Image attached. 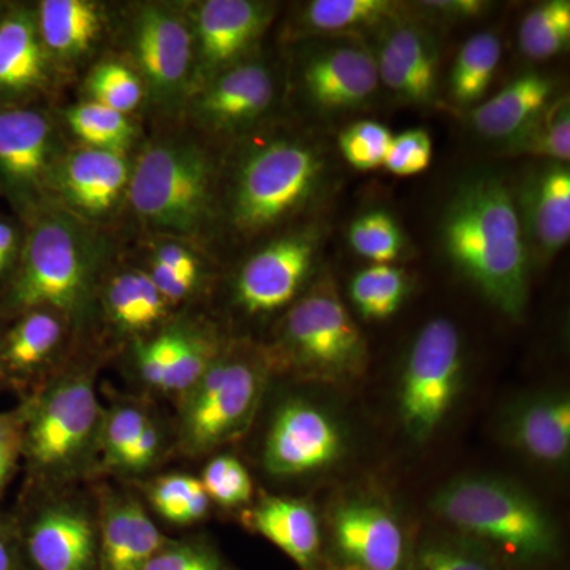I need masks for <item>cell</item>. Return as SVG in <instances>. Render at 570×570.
Returning <instances> with one entry per match:
<instances>
[{
  "label": "cell",
  "instance_id": "obj_1",
  "mask_svg": "<svg viewBox=\"0 0 570 570\" xmlns=\"http://www.w3.org/2000/svg\"><path fill=\"white\" fill-rule=\"evenodd\" d=\"M208 141L181 121L159 124L142 138L126 209L138 236H170L204 250L217 228L223 174Z\"/></svg>",
  "mask_w": 570,
  "mask_h": 570
},
{
  "label": "cell",
  "instance_id": "obj_2",
  "mask_svg": "<svg viewBox=\"0 0 570 570\" xmlns=\"http://www.w3.org/2000/svg\"><path fill=\"white\" fill-rule=\"evenodd\" d=\"M20 262L0 294V317L26 311H58L80 333L96 316L97 291L118 250L115 235L47 206L24 224Z\"/></svg>",
  "mask_w": 570,
  "mask_h": 570
},
{
  "label": "cell",
  "instance_id": "obj_3",
  "mask_svg": "<svg viewBox=\"0 0 570 570\" xmlns=\"http://www.w3.org/2000/svg\"><path fill=\"white\" fill-rule=\"evenodd\" d=\"M442 242L453 265L498 309L520 316L528 302V247L509 187L478 175L456 187L442 219Z\"/></svg>",
  "mask_w": 570,
  "mask_h": 570
},
{
  "label": "cell",
  "instance_id": "obj_4",
  "mask_svg": "<svg viewBox=\"0 0 570 570\" xmlns=\"http://www.w3.org/2000/svg\"><path fill=\"white\" fill-rule=\"evenodd\" d=\"M322 170L321 154L298 138L272 135L246 142L223 165L217 227L243 242L272 234L311 200Z\"/></svg>",
  "mask_w": 570,
  "mask_h": 570
},
{
  "label": "cell",
  "instance_id": "obj_5",
  "mask_svg": "<svg viewBox=\"0 0 570 570\" xmlns=\"http://www.w3.org/2000/svg\"><path fill=\"white\" fill-rule=\"evenodd\" d=\"M111 51L145 85L148 112L159 124L176 121L194 78V41L181 2L140 0L112 7Z\"/></svg>",
  "mask_w": 570,
  "mask_h": 570
},
{
  "label": "cell",
  "instance_id": "obj_6",
  "mask_svg": "<svg viewBox=\"0 0 570 570\" xmlns=\"http://www.w3.org/2000/svg\"><path fill=\"white\" fill-rule=\"evenodd\" d=\"M105 409L92 371L71 367L45 382L22 415V453L51 483L77 478L100 452Z\"/></svg>",
  "mask_w": 570,
  "mask_h": 570
},
{
  "label": "cell",
  "instance_id": "obj_7",
  "mask_svg": "<svg viewBox=\"0 0 570 570\" xmlns=\"http://www.w3.org/2000/svg\"><path fill=\"white\" fill-rule=\"evenodd\" d=\"M441 519L521 561L550 557L557 535L534 499L504 480L461 478L433 499Z\"/></svg>",
  "mask_w": 570,
  "mask_h": 570
},
{
  "label": "cell",
  "instance_id": "obj_8",
  "mask_svg": "<svg viewBox=\"0 0 570 570\" xmlns=\"http://www.w3.org/2000/svg\"><path fill=\"white\" fill-rule=\"evenodd\" d=\"M69 145L50 105L0 107V198L22 224L50 206L48 181Z\"/></svg>",
  "mask_w": 570,
  "mask_h": 570
},
{
  "label": "cell",
  "instance_id": "obj_9",
  "mask_svg": "<svg viewBox=\"0 0 570 570\" xmlns=\"http://www.w3.org/2000/svg\"><path fill=\"white\" fill-rule=\"evenodd\" d=\"M264 374L257 362L220 352L200 381L179 397V444L190 456L219 448L245 430L257 407Z\"/></svg>",
  "mask_w": 570,
  "mask_h": 570
},
{
  "label": "cell",
  "instance_id": "obj_10",
  "mask_svg": "<svg viewBox=\"0 0 570 570\" xmlns=\"http://www.w3.org/2000/svg\"><path fill=\"white\" fill-rule=\"evenodd\" d=\"M132 156L69 145L48 181L50 205L80 223L115 235L126 219Z\"/></svg>",
  "mask_w": 570,
  "mask_h": 570
},
{
  "label": "cell",
  "instance_id": "obj_11",
  "mask_svg": "<svg viewBox=\"0 0 570 570\" xmlns=\"http://www.w3.org/2000/svg\"><path fill=\"white\" fill-rule=\"evenodd\" d=\"M281 347L295 365L325 376L354 373L366 356L362 332L328 283L317 284L288 309Z\"/></svg>",
  "mask_w": 570,
  "mask_h": 570
},
{
  "label": "cell",
  "instance_id": "obj_12",
  "mask_svg": "<svg viewBox=\"0 0 570 570\" xmlns=\"http://www.w3.org/2000/svg\"><path fill=\"white\" fill-rule=\"evenodd\" d=\"M461 373L459 330L445 318L428 322L409 352L401 379V417L412 436L425 439L441 425L459 393Z\"/></svg>",
  "mask_w": 570,
  "mask_h": 570
},
{
  "label": "cell",
  "instance_id": "obj_13",
  "mask_svg": "<svg viewBox=\"0 0 570 570\" xmlns=\"http://www.w3.org/2000/svg\"><path fill=\"white\" fill-rule=\"evenodd\" d=\"M194 41L190 94L217 75L255 56L276 14L262 0H187L181 2Z\"/></svg>",
  "mask_w": 570,
  "mask_h": 570
},
{
  "label": "cell",
  "instance_id": "obj_14",
  "mask_svg": "<svg viewBox=\"0 0 570 570\" xmlns=\"http://www.w3.org/2000/svg\"><path fill=\"white\" fill-rule=\"evenodd\" d=\"M275 97L273 70L253 56L190 94L176 121L206 140L234 137L261 121L272 110Z\"/></svg>",
  "mask_w": 570,
  "mask_h": 570
},
{
  "label": "cell",
  "instance_id": "obj_15",
  "mask_svg": "<svg viewBox=\"0 0 570 570\" xmlns=\"http://www.w3.org/2000/svg\"><path fill=\"white\" fill-rule=\"evenodd\" d=\"M317 239L295 232L268 239L239 266L234 281L235 305L247 316H269L292 305L306 283Z\"/></svg>",
  "mask_w": 570,
  "mask_h": 570
},
{
  "label": "cell",
  "instance_id": "obj_16",
  "mask_svg": "<svg viewBox=\"0 0 570 570\" xmlns=\"http://www.w3.org/2000/svg\"><path fill=\"white\" fill-rule=\"evenodd\" d=\"M37 31L66 85L111 51L112 7L97 0H39Z\"/></svg>",
  "mask_w": 570,
  "mask_h": 570
},
{
  "label": "cell",
  "instance_id": "obj_17",
  "mask_svg": "<svg viewBox=\"0 0 570 570\" xmlns=\"http://www.w3.org/2000/svg\"><path fill=\"white\" fill-rule=\"evenodd\" d=\"M62 85L41 45L33 3L10 2L0 20V107L48 104Z\"/></svg>",
  "mask_w": 570,
  "mask_h": 570
},
{
  "label": "cell",
  "instance_id": "obj_18",
  "mask_svg": "<svg viewBox=\"0 0 570 570\" xmlns=\"http://www.w3.org/2000/svg\"><path fill=\"white\" fill-rule=\"evenodd\" d=\"M343 439L328 415L303 401L285 403L266 434L264 463L276 478H295L328 466Z\"/></svg>",
  "mask_w": 570,
  "mask_h": 570
},
{
  "label": "cell",
  "instance_id": "obj_19",
  "mask_svg": "<svg viewBox=\"0 0 570 570\" xmlns=\"http://www.w3.org/2000/svg\"><path fill=\"white\" fill-rule=\"evenodd\" d=\"M174 311L145 268L116 250L100 279L96 316L100 314L115 335L134 343L174 321Z\"/></svg>",
  "mask_w": 570,
  "mask_h": 570
},
{
  "label": "cell",
  "instance_id": "obj_20",
  "mask_svg": "<svg viewBox=\"0 0 570 570\" xmlns=\"http://www.w3.org/2000/svg\"><path fill=\"white\" fill-rule=\"evenodd\" d=\"M299 81L309 102L325 111L360 107L381 85L376 56L352 41L328 45L307 55Z\"/></svg>",
  "mask_w": 570,
  "mask_h": 570
},
{
  "label": "cell",
  "instance_id": "obj_21",
  "mask_svg": "<svg viewBox=\"0 0 570 570\" xmlns=\"http://www.w3.org/2000/svg\"><path fill=\"white\" fill-rule=\"evenodd\" d=\"M6 325L0 340V376L29 385L55 370L77 332L58 311H26Z\"/></svg>",
  "mask_w": 570,
  "mask_h": 570
},
{
  "label": "cell",
  "instance_id": "obj_22",
  "mask_svg": "<svg viewBox=\"0 0 570 570\" xmlns=\"http://www.w3.org/2000/svg\"><path fill=\"white\" fill-rule=\"evenodd\" d=\"M376 56L379 81L409 104H428L438 88L439 48L433 33L409 21H390Z\"/></svg>",
  "mask_w": 570,
  "mask_h": 570
},
{
  "label": "cell",
  "instance_id": "obj_23",
  "mask_svg": "<svg viewBox=\"0 0 570 570\" xmlns=\"http://www.w3.org/2000/svg\"><path fill=\"white\" fill-rule=\"evenodd\" d=\"M29 557L39 570H94L97 564V521L75 502L41 509L28 532Z\"/></svg>",
  "mask_w": 570,
  "mask_h": 570
},
{
  "label": "cell",
  "instance_id": "obj_24",
  "mask_svg": "<svg viewBox=\"0 0 570 570\" xmlns=\"http://www.w3.org/2000/svg\"><path fill=\"white\" fill-rule=\"evenodd\" d=\"M100 570H145L167 539L137 498L104 491L97 520Z\"/></svg>",
  "mask_w": 570,
  "mask_h": 570
},
{
  "label": "cell",
  "instance_id": "obj_25",
  "mask_svg": "<svg viewBox=\"0 0 570 570\" xmlns=\"http://www.w3.org/2000/svg\"><path fill=\"white\" fill-rule=\"evenodd\" d=\"M337 550L360 570H401L404 538L395 519L376 504L351 502L333 520Z\"/></svg>",
  "mask_w": 570,
  "mask_h": 570
},
{
  "label": "cell",
  "instance_id": "obj_26",
  "mask_svg": "<svg viewBox=\"0 0 570 570\" xmlns=\"http://www.w3.org/2000/svg\"><path fill=\"white\" fill-rule=\"evenodd\" d=\"M528 234L543 257H553L570 238V171L553 163L531 179L523 194Z\"/></svg>",
  "mask_w": 570,
  "mask_h": 570
},
{
  "label": "cell",
  "instance_id": "obj_27",
  "mask_svg": "<svg viewBox=\"0 0 570 570\" xmlns=\"http://www.w3.org/2000/svg\"><path fill=\"white\" fill-rule=\"evenodd\" d=\"M247 523L303 569H313L321 550V528L309 504L292 498H266Z\"/></svg>",
  "mask_w": 570,
  "mask_h": 570
},
{
  "label": "cell",
  "instance_id": "obj_28",
  "mask_svg": "<svg viewBox=\"0 0 570 570\" xmlns=\"http://www.w3.org/2000/svg\"><path fill=\"white\" fill-rule=\"evenodd\" d=\"M553 82L543 75L528 73L509 82L502 91L479 105L471 121L483 137L509 140L524 124L551 102Z\"/></svg>",
  "mask_w": 570,
  "mask_h": 570
},
{
  "label": "cell",
  "instance_id": "obj_29",
  "mask_svg": "<svg viewBox=\"0 0 570 570\" xmlns=\"http://www.w3.org/2000/svg\"><path fill=\"white\" fill-rule=\"evenodd\" d=\"M56 115L71 145L134 156L145 138L137 119L91 100H77Z\"/></svg>",
  "mask_w": 570,
  "mask_h": 570
},
{
  "label": "cell",
  "instance_id": "obj_30",
  "mask_svg": "<svg viewBox=\"0 0 570 570\" xmlns=\"http://www.w3.org/2000/svg\"><path fill=\"white\" fill-rule=\"evenodd\" d=\"M512 439L524 453L543 463H560L570 450L568 397L534 401L517 412Z\"/></svg>",
  "mask_w": 570,
  "mask_h": 570
},
{
  "label": "cell",
  "instance_id": "obj_31",
  "mask_svg": "<svg viewBox=\"0 0 570 570\" xmlns=\"http://www.w3.org/2000/svg\"><path fill=\"white\" fill-rule=\"evenodd\" d=\"M81 99L105 105L137 119L148 110V96L137 71L116 52L108 51L82 75Z\"/></svg>",
  "mask_w": 570,
  "mask_h": 570
},
{
  "label": "cell",
  "instance_id": "obj_32",
  "mask_svg": "<svg viewBox=\"0 0 570 570\" xmlns=\"http://www.w3.org/2000/svg\"><path fill=\"white\" fill-rule=\"evenodd\" d=\"M401 7L390 0H313L299 11L303 32H355L395 21Z\"/></svg>",
  "mask_w": 570,
  "mask_h": 570
},
{
  "label": "cell",
  "instance_id": "obj_33",
  "mask_svg": "<svg viewBox=\"0 0 570 570\" xmlns=\"http://www.w3.org/2000/svg\"><path fill=\"white\" fill-rule=\"evenodd\" d=\"M515 156L542 157L557 164L570 159V105L568 97L553 100L505 140Z\"/></svg>",
  "mask_w": 570,
  "mask_h": 570
},
{
  "label": "cell",
  "instance_id": "obj_34",
  "mask_svg": "<svg viewBox=\"0 0 570 570\" xmlns=\"http://www.w3.org/2000/svg\"><path fill=\"white\" fill-rule=\"evenodd\" d=\"M502 58V43L497 33H475L461 47L450 73V92L460 105L482 99L490 88Z\"/></svg>",
  "mask_w": 570,
  "mask_h": 570
},
{
  "label": "cell",
  "instance_id": "obj_35",
  "mask_svg": "<svg viewBox=\"0 0 570 570\" xmlns=\"http://www.w3.org/2000/svg\"><path fill=\"white\" fill-rule=\"evenodd\" d=\"M519 41L523 55L535 61L564 51L570 41L569 0H550L528 11L520 24Z\"/></svg>",
  "mask_w": 570,
  "mask_h": 570
},
{
  "label": "cell",
  "instance_id": "obj_36",
  "mask_svg": "<svg viewBox=\"0 0 570 570\" xmlns=\"http://www.w3.org/2000/svg\"><path fill=\"white\" fill-rule=\"evenodd\" d=\"M407 292L404 272L392 265H371L356 273L351 298L358 313L370 321H385L400 309Z\"/></svg>",
  "mask_w": 570,
  "mask_h": 570
},
{
  "label": "cell",
  "instance_id": "obj_37",
  "mask_svg": "<svg viewBox=\"0 0 570 570\" xmlns=\"http://www.w3.org/2000/svg\"><path fill=\"white\" fill-rule=\"evenodd\" d=\"M146 494L153 509L164 520L179 527L204 520L212 505L200 479L187 474H168L156 479L149 483Z\"/></svg>",
  "mask_w": 570,
  "mask_h": 570
},
{
  "label": "cell",
  "instance_id": "obj_38",
  "mask_svg": "<svg viewBox=\"0 0 570 570\" xmlns=\"http://www.w3.org/2000/svg\"><path fill=\"white\" fill-rule=\"evenodd\" d=\"M348 243L374 265H390L400 257L404 236L392 214L376 209L356 217L348 228Z\"/></svg>",
  "mask_w": 570,
  "mask_h": 570
},
{
  "label": "cell",
  "instance_id": "obj_39",
  "mask_svg": "<svg viewBox=\"0 0 570 570\" xmlns=\"http://www.w3.org/2000/svg\"><path fill=\"white\" fill-rule=\"evenodd\" d=\"M151 415L135 404H118L105 411L100 431V452L104 466L122 472L138 434Z\"/></svg>",
  "mask_w": 570,
  "mask_h": 570
},
{
  "label": "cell",
  "instance_id": "obj_40",
  "mask_svg": "<svg viewBox=\"0 0 570 570\" xmlns=\"http://www.w3.org/2000/svg\"><path fill=\"white\" fill-rule=\"evenodd\" d=\"M135 257L156 262L175 275L184 277L202 288L206 279V262L204 250L198 249L183 239L170 236H138Z\"/></svg>",
  "mask_w": 570,
  "mask_h": 570
},
{
  "label": "cell",
  "instance_id": "obj_41",
  "mask_svg": "<svg viewBox=\"0 0 570 570\" xmlns=\"http://www.w3.org/2000/svg\"><path fill=\"white\" fill-rule=\"evenodd\" d=\"M209 501L225 509L239 508L253 498L254 485L249 472L235 456H216L206 464L200 479Z\"/></svg>",
  "mask_w": 570,
  "mask_h": 570
},
{
  "label": "cell",
  "instance_id": "obj_42",
  "mask_svg": "<svg viewBox=\"0 0 570 570\" xmlns=\"http://www.w3.org/2000/svg\"><path fill=\"white\" fill-rule=\"evenodd\" d=\"M393 134L376 121H360L346 127L340 135L344 159L360 171L384 167Z\"/></svg>",
  "mask_w": 570,
  "mask_h": 570
},
{
  "label": "cell",
  "instance_id": "obj_43",
  "mask_svg": "<svg viewBox=\"0 0 570 570\" xmlns=\"http://www.w3.org/2000/svg\"><path fill=\"white\" fill-rule=\"evenodd\" d=\"M145 570H228L219 554L197 540H167Z\"/></svg>",
  "mask_w": 570,
  "mask_h": 570
},
{
  "label": "cell",
  "instance_id": "obj_44",
  "mask_svg": "<svg viewBox=\"0 0 570 570\" xmlns=\"http://www.w3.org/2000/svg\"><path fill=\"white\" fill-rule=\"evenodd\" d=\"M433 159V141L423 129H411L393 135L384 168L396 176L423 174Z\"/></svg>",
  "mask_w": 570,
  "mask_h": 570
},
{
  "label": "cell",
  "instance_id": "obj_45",
  "mask_svg": "<svg viewBox=\"0 0 570 570\" xmlns=\"http://www.w3.org/2000/svg\"><path fill=\"white\" fill-rule=\"evenodd\" d=\"M415 570H497L487 558L475 551L431 543L420 550Z\"/></svg>",
  "mask_w": 570,
  "mask_h": 570
},
{
  "label": "cell",
  "instance_id": "obj_46",
  "mask_svg": "<svg viewBox=\"0 0 570 570\" xmlns=\"http://www.w3.org/2000/svg\"><path fill=\"white\" fill-rule=\"evenodd\" d=\"M24 232V224L17 216L0 213V294L20 262Z\"/></svg>",
  "mask_w": 570,
  "mask_h": 570
},
{
  "label": "cell",
  "instance_id": "obj_47",
  "mask_svg": "<svg viewBox=\"0 0 570 570\" xmlns=\"http://www.w3.org/2000/svg\"><path fill=\"white\" fill-rule=\"evenodd\" d=\"M22 455V415L0 414V493Z\"/></svg>",
  "mask_w": 570,
  "mask_h": 570
},
{
  "label": "cell",
  "instance_id": "obj_48",
  "mask_svg": "<svg viewBox=\"0 0 570 570\" xmlns=\"http://www.w3.org/2000/svg\"><path fill=\"white\" fill-rule=\"evenodd\" d=\"M164 436L160 426L151 417L145 423L137 441H135L132 450H130L129 459L126 461L122 472L129 474H138L151 468L159 459L163 452Z\"/></svg>",
  "mask_w": 570,
  "mask_h": 570
},
{
  "label": "cell",
  "instance_id": "obj_49",
  "mask_svg": "<svg viewBox=\"0 0 570 570\" xmlns=\"http://www.w3.org/2000/svg\"><path fill=\"white\" fill-rule=\"evenodd\" d=\"M430 10L441 11L448 17H475L487 9L485 2L480 0H450V2H423Z\"/></svg>",
  "mask_w": 570,
  "mask_h": 570
},
{
  "label": "cell",
  "instance_id": "obj_50",
  "mask_svg": "<svg viewBox=\"0 0 570 570\" xmlns=\"http://www.w3.org/2000/svg\"><path fill=\"white\" fill-rule=\"evenodd\" d=\"M0 570H18L13 549L2 531H0Z\"/></svg>",
  "mask_w": 570,
  "mask_h": 570
},
{
  "label": "cell",
  "instance_id": "obj_51",
  "mask_svg": "<svg viewBox=\"0 0 570 570\" xmlns=\"http://www.w3.org/2000/svg\"><path fill=\"white\" fill-rule=\"evenodd\" d=\"M9 3L7 0H0V20H2L3 14H6L7 9H9Z\"/></svg>",
  "mask_w": 570,
  "mask_h": 570
},
{
  "label": "cell",
  "instance_id": "obj_52",
  "mask_svg": "<svg viewBox=\"0 0 570 570\" xmlns=\"http://www.w3.org/2000/svg\"><path fill=\"white\" fill-rule=\"evenodd\" d=\"M7 324H9V322L3 321V318L0 317V340H2V333H3V330H6Z\"/></svg>",
  "mask_w": 570,
  "mask_h": 570
},
{
  "label": "cell",
  "instance_id": "obj_53",
  "mask_svg": "<svg viewBox=\"0 0 570 570\" xmlns=\"http://www.w3.org/2000/svg\"><path fill=\"white\" fill-rule=\"evenodd\" d=\"M335 570H360V569L352 568V566H346V568H340V569H335Z\"/></svg>",
  "mask_w": 570,
  "mask_h": 570
}]
</instances>
